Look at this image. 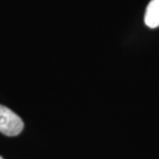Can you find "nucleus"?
<instances>
[{
  "label": "nucleus",
  "instance_id": "f257e3e1",
  "mask_svg": "<svg viewBox=\"0 0 159 159\" xmlns=\"http://www.w3.org/2000/svg\"><path fill=\"white\" fill-rule=\"evenodd\" d=\"M24 123L17 114L0 104V132L7 136H16L21 133Z\"/></svg>",
  "mask_w": 159,
  "mask_h": 159
},
{
  "label": "nucleus",
  "instance_id": "f03ea898",
  "mask_svg": "<svg viewBox=\"0 0 159 159\" xmlns=\"http://www.w3.org/2000/svg\"><path fill=\"white\" fill-rule=\"evenodd\" d=\"M144 22L150 29L159 27V0H151L146 8Z\"/></svg>",
  "mask_w": 159,
  "mask_h": 159
},
{
  "label": "nucleus",
  "instance_id": "7ed1b4c3",
  "mask_svg": "<svg viewBox=\"0 0 159 159\" xmlns=\"http://www.w3.org/2000/svg\"><path fill=\"white\" fill-rule=\"evenodd\" d=\"M0 159H3V158H2V157H0Z\"/></svg>",
  "mask_w": 159,
  "mask_h": 159
}]
</instances>
